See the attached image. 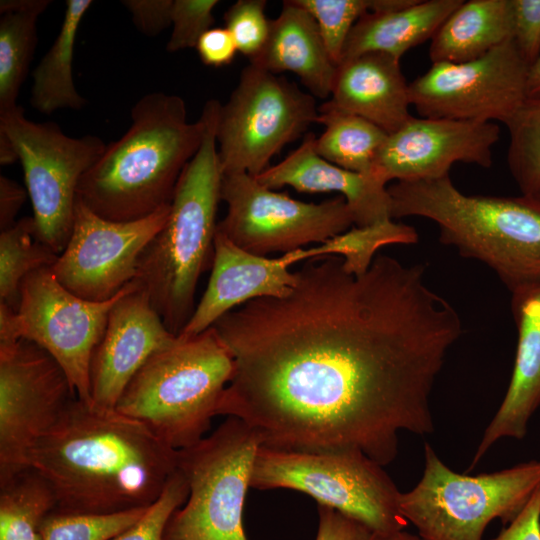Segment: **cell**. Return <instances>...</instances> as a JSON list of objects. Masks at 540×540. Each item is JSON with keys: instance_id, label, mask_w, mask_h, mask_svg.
Masks as SVG:
<instances>
[{"instance_id": "1", "label": "cell", "mask_w": 540, "mask_h": 540, "mask_svg": "<svg viewBox=\"0 0 540 540\" xmlns=\"http://www.w3.org/2000/svg\"><path fill=\"white\" fill-rule=\"evenodd\" d=\"M426 270L377 254L357 275L322 256L295 271L288 295L222 316L213 327L234 369L217 415L243 421L263 446L391 463L399 432L434 431L433 386L462 334Z\"/></svg>"}, {"instance_id": "2", "label": "cell", "mask_w": 540, "mask_h": 540, "mask_svg": "<svg viewBox=\"0 0 540 540\" xmlns=\"http://www.w3.org/2000/svg\"><path fill=\"white\" fill-rule=\"evenodd\" d=\"M178 451L145 424L73 398L30 453L56 510L110 514L147 508L177 469Z\"/></svg>"}, {"instance_id": "3", "label": "cell", "mask_w": 540, "mask_h": 540, "mask_svg": "<svg viewBox=\"0 0 540 540\" xmlns=\"http://www.w3.org/2000/svg\"><path fill=\"white\" fill-rule=\"evenodd\" d=\"M131 120L77 189V198L108 220H138L169 204L203 139L202 118L188 122L185 102L177 95L146 94L131 109Z\"/></svg>"}, {"instance_id": "4", "label": "cell", "mask_w": 540, "mask_h": 540, "mask_svg": "<svg viewBox=\"0 0 540 540\" xmlns=\"http://www.w3.org/2000/svg\"><path fill=\"white\" fill-rule=\"evenodd\" d=\"M220 106L216 99L205 103L201 145L184 167L167 221L142 253L133 280L174 335L190 320L199 278L212 266L223 178L216 138Z\"/></svg>"}, {"instance_id": "5", "label": "cell", "mask_w": 540, "mask_h": 540, "mask_svg": "<svg viewBox=\"0 0 540 540\" xmlns=\"http://www.w3.org/2000/svg\"><path fill=\"white\" fill-rule=\"evenodd\" d=\"M392 219L422 217L439 241L491 268L512 291L540 280V199L468 195L449 175L388 186Z\"/></svg>"}, {"instance_id": "6", "label": "cell", "mask_w": 540, "mask_h": 540, "mask_svg": "<svg viewBox=\"0 0 540 540\" xmlns=\"http://www.w3.org/2000/svg\"><path fill=\"white\" fill-rule=\"evenodd\" d=\"M234 369L212 326L154 353L132 378L115 409L145 424L179 451L205 437Z\"/></svg>"}, {"instance_id": "7", "label": "cell", "mask_w": 540, "mask_h": 540, "mask_svg": "<svg viewBox=\"0 0 540 540\" xmlns=\"http://www.w3.org/2000/svg\"><path fill=\"white\" fill-rule=\"evenodd\" d=\"M540 486V461L466 475L450 469L426 443L420 481L401 492L402 515L424 540H482L495 519L510 523Z\"/></svg>"}, {"instance_id": "8", "label": "cell", "mask_w": 540, "mask_h": 540, "mask_svg": "<svg viewBox=\"0 0 540 540\" xmlns=\"http://www.w3.org/2000/svg\"><path fill=\"white\" fill-rule=\"evenodd\" d=\"M250 488L291 489L314 498L370 528L379 537L409 524L399 507L401 492L383 466L354 449L308 452L261 445Z\"/></svg>"}, {"instance_id": "9", "label": "cell", "mask_w": 540, "mask_h": 540, "mask_svg": "<svg viewBox=\"0 0 540 540\" xmlns=\"http://www.w3.org/2000/svg\"><path fill=\"white\" fill-rule=\"evenodd\" d=\"M261 444L247 424L227 417L210 435L179 450L177 468L189 494L171 515L163 540H248L243 510Z\"/></svg>"}, {"instance_id": "10", "label": "cell", "mask_w": 540, "mask_h": 540, "mask_svg": "<svg viewBox=\"0 0 540 540\" xmlns=\"http://www.w3.org/2000/svg\"><path fill=\"white\" fill-rule=\"evenodd\" d=\"M317 117L313 95L249 63L219 109L216 138L223 174L258 176L286 144L316 123Z\"/></svg>"}, {"instance_id": "11", "label": "cell", "mask_w": 540, "mask_h": 540, "mask_svg": "<svg viewBox=\"0 0 540 540\" xmlns=\"http://www.w3.org/2000/svg\"><path fill=\"white\" fill-rule=\"evenodd\" d=\"M24 171L37 238L60 255L70 239L82 176L105 151L101 138L67 136L54 122L27 119L17 105L0 114Z\"/></svg>"}, {"instance_id": "12", "label": "cell", "mask_w": 540, "mask_h": 540, "mask_svg": "<svg viewBox=\"0 0 540 540\" xmlns=\"http://www.w3.org/2000/svg\"><path fill=\"white\" fill-rule=\"evenodd\" d=\"M225 217L217 230L253 254H286L346 232L354 219L345 199L304 202L260 184L247 173L223 174Z\"/></svg>"}, {"instance_id": "13", "label": "cell", "mask_w": 540, "mask_h": 540, "mask_svg": "<svg viewBox=\"0 0 540 540\" xmlns=\"http://www.w3.org/2000/svg\"><path fill=\"white\" fill-rule=\"evenodd\" d=\"M76 397L55 359L36 343L0 344V486L29 468L30 453Z\"/></svg>"}, {"instance_id": "14", "label": "cell", "mask_w": 540, "mask_h": 540, "mask_svg": "<svg viewBox=\"0 0 540 540\" xmlns=\"http://www.w3.org/2000/svg\"><path fill=\"white\" fill-rule=\"evenodd\" d=\"M529 65L513 40L463 63H432L409 84V100L425 118L505 125L526 101Z\"/></svg>"}, {"instance_id": "15", "label": "cell", "mask_w": 540, "mask_h": 540, "mask_svg": "<svg viewBox=\"0 0 540 540\" xmlns=\"http://www.w3.org/2000/svg\"><path fill=\"white\" fill-rule=\"evenodd\" d=\"M133 281L116 296L94 302L70 292L51 268L29 274L21 285L17 316L21 339L47 351L65 372L76 397L91 403L90 364L105 332L113 305Z\"/></svg>"}, {"instance_id": "16", "label": "cell", "mask_w": 540, "mask_h": 540, "mask_svg": "<svg viewBox=\"0 0 540 540\" xmlns=\"http://www.w3.org/2000/svg\"><path fill=\"white\" fill-rule=\"evenodd\" d=\"M170 203L134 221L105 219L78 198L70 239L51 267L70 292L94 302L116 296L136 275L140 257L162 229Z\"/></svg>"}, {"instance_id": "17", "label": "cell", "mask_w": 540, "mask_h": 540, "mask_svg": "<svg viewBox=\"0 0 540 540\" xmlns=\"http://www.w3.org/2000/svg\"><path fill=\"white\" fill-rule=\"evenodd\" d=\"M499 136L494 122L412 116L388 135L374 171L398 182L447 176L456 162L488 168Z\"/></svg>"}, {"instance_id": "18", "label": "cell", "mask_w": 540, "mask_h": 540, "mask_svg": "<svg viewBox=\"0 0 540 540\" xmlns=\"http://www.w3.org/2000/svg\"><path fill=\"white\" fill-rule=\"evenodd\" d=\"M327 254L326 245L321 243L269 258L242 249L217 230L207 287L178 336L194 337L251 300L288 295L297 282L291 267Z\"/></svg>"}, {"instance_id": "19", "label": "cell", "mask_w": 540, "mask_h": 540, "mask_svg": "<svg viewBox=\"0 0 540 540\" xmlns=\"http://www.w3.org/2000/svg\"><path fill=\"white\" fill-rule=\"evenodd\" d=\"M171 333L133 281L112 307L90 364L91 403L115 409L124 390L157 351L173 344Z\"/></svg>"}, {"instance_id": "20", "label": "cell", "mask_w": 540, "mask_h": 540, "mask_svg": "<svg viewBox=\"0 0 540 540\" xmlns=\"http://www.w3.org/2000/svg\"><path fill=\"white\" fill-rule=\"evenodd\" d=\"M315 139L307 133L297 149L256 176L257 181L272 190L290 186L305 193H339L358 227L392 219L386 179L376 171L358 173L334 165L317 153Z\"/></svg>"}, {"instance_id": "21", "label": "cell", "mask_w": 540, "mask_h": 540, "mask_svg": "<svg viewBox=\"0 0 540 540\" xmlns=\"http://www.w3.org/2000/svg\"><path fill=\"white\" fill-rule=\"evenodd\" d=\"M510 292L517 328L514 367L506 394L485 429L471 468L498 440L523 439L530 418L540 406V280Z\"/></svg>"}, {"instance_id": "22", "label": "cell", "mask_w": 540, "mask_h": 540, "mask_svg": "<svg viewBox=\"0 0 540 540\" xmlns=\"http://www.w3.org/2000/svg\"><path fill=\"white\" fill-rule=\"evenodd\" d=\"M328 102L367 119L387 134L412 117L409 84L400 60L384 53L369 52L343 60L337 66Z\"/></svg>"}, {"instance_id": "23", "label": "cell", "mask_w": 540, "mask_h": 540, "mask_svg": "<svg viewBox=\"0 0 540 540\" xmlns=\"http://www.w3.org/2000/svg\"><path fill=\"white\" fill-rule=\"evenodd\" d=\"M250 64L274 74L292 72L321 99L331 95L337 70L316 21L295 0L284 1L278 17L270 20L267 42Z\"/></svg>"}, {"instance_id": "24", "label": "cell", "mask_w": 540, "mask_h": 540, "mask_svg": "<svg viewBox=\"0 0 540 540\" xmlns=\"http://www.w3.org/2000/svg\"><path fill=\"white\" fill-rule=\"evenodd\" d=\"M461 3L462 0H412L402 8L368 12L352 28L341 62L369 52L400 60L411 48L433 38Z\"/></svg>"}, {"instance_id": "25", "label": "cell", "mask_w": 540, "mask_h": 540, "mask_svg": "<svg viewBox=\"0 0 540 540\" xmlns=\"http://www.w3.org/2000/svg\"><path fill=\"white\" fill-rule=\"evenodd\" d=\"M511 0H469L448 16L432 38V63H463L512 40Z\"/></svg>"}, {"instance_id": "26", "label": "cell", "mask_w": 540, "mask_h": 540, "mask_svg": "<svg viewBox=\"0 0 540 540\" xmlns=\"http://www.w3.org/2000/svg\"><path fill=\"white\" fill-rule=\"evenodd\" d=\"M91 0H68L60 30L53 44L33 71L30 102L41 113L59 109L78 110L86 100L77 91L72 73L79 26Z\"/></svg>"}, {"instance_id": "27", "label": "cell", "mask_w": 540, "mask_h": 540, "mask_svg": "<svg viewBox=\"0 0 540 540\" xmlns=\"http://www.w3.org/2000/svg\"><path fill=\"white\" fill-rule=\"evenodd\" d=\"M49 0L0 2V114L17 106L37 45V21Z\"/></svg>"}, {"instance_id": "28", "label": "cell", "mask_w": 540, "mask_h": 540, "mask_svg": "<svg viewBox=\"0 0 540 540\" xmlns=\"http://www.w3.org/2000/svg\"><path fill=\"white\" fill-rule=\"evenodd\" d=\"M316 123L324 126L323 133L315 139V149L321 157L353 172H374L389 134L367 119L338 109L328 101L318 107Z\"/></svg>"}, {"instance_id": "29", "label": "cell", "mask_w": 540, "mask_h": 540, "mask_svg": "<svg viewBox=\"0 0 540 540\" xmlns=\"http://www.w3.org/2000/svg\"><path fill=\"white\" fill-rule=\"evenodd\" d=\"M49 483L28 468L0 486V540H41L40 527L56 509Z\"/></svg>"}, {"instance_id": "30", "label": "cell", "mask_w": 540, "mask_h": 540, "mask_svg": "<svg viewBox=\"0 0 540 540\" xmlns=\"http://www.w3.org/2000/svg\"><path fill=\"white\" fill-rule=\"evenodd\" d=\"M59 255L37 238L33 217H23L0 234V303L17 311L21 285L34 271L51 268Z\"/></svg>"}, {"instance_id": "31", "label": "cell", "mask_w": 540, "mask_h": 540, "mask_svg": "<svg viewBox=\"0 0 540 540\" xmlns=\"http://www.w3.org/2000/svg\"><path fill=\"white\" fill-rule=\"evenodd\" d=\"M506 127L510 173L523 195L540 198V97L527 98Z\"/></svg>"}, {"instance_id": "32", "label": "cell", "mask_w": 540, "mask_h": 540, "mask_svg": "<svg viewBox=\"0 0 540 540\" xmlns=\"http://www.w3.org/2000/svg\"><path fill=\"white\" fill-rule=\"evenodd\" d=\"M295 2L312 15L332 61L338 66L347 38L364 14L402 8L412 0H295Z\"/></svg>"}, {"instance_id": "33", "label": "cell", "mask_w": 540, "mask_h": 540, "mask_svg": "<svg viewBox=\"0 0 540 540\" xmlns=\"http://www.w3.org/2000/svg\"><path fill=\"white\" fill-rule=\"evenodd\" d=\"M147 508L110 514L55 509L41 524V540H109L136 523Z\"/></svg>"}, {"instance_id": "34", "label": "cell", "mask_w": 540, "mask_h": 540, "mask_svg": "<svg viewBox=\"0 0 540 540\" xmlns=\"http://www.w3.org/2000/svg\"><path fill=\"white\" fill-rule=\"evenodd\" d=\"M337 238L344 267L358 275L368 270L380 248L415 244L419 236L414 227L390 219L365 227H351Z\"/></svg>"}, {"instance_id": "35", "label": "cell", "mask_w": 540, "mask_h": 540, "mask_svg": "<svg viewBox=\"0 0 540 540\" xmlns=\"http://www.w3.org/2000/svg\"><path fill=\"white\" fill-rule=\"evenodd\" d=\"M189 488L184 475L176 469L158 499L141 518L109 540H163L171 515L187 500Z\"/></svg>"}, {"instance_id": "36", "label": "cell", "mask_w": 540, "mask_h": 540, "mask_svg": "<svg viewBox=\"0 0 540 540\" xmlns=\"http://www.w3.org/2000/svg\"><path fill=\"white\" fill-rule=\"evenodd\" d=\"M265 0H238L224 15L225 28L231 33L237 50L249 61L263 50L270 31L265 15Z\"/></svg>"}, {"instance_id": "37", "label": "cell", "mask_w": 540, "mask_h": 540, "mask_svg": "<svg viewBox=\"0 0 540 540\" xmlns=\"http://www.w3.org/2000/svg\"><path fill=\"white\" fill-rule=\"evenodd\" d=\"M217 0H174L171 15L172 32L166 45L168 52L195 48L199 38L215 22L213 11Z\"/></svg>"}, {"instance_id": "38", "label": "cell", "mask_w": 540, "mask_h": 540, "mask_svg": "<svg viewBox=\"0 0 540 540\" xmlns=\"http://www.w3.org/2000/svg\"><path fill=\"white\" fill-rule=\"evenodd\" d=\"M512 40L529 65L540 53V0H511Z\"/></svg>"}, {"instance_id": "39", "label": "cell", "mask_w": 540, "mask_h": 540, "mask_svg": "<svg viewBox=\"0 0 540 540\" xmlns=\"http://www.w3.org/2000/svg\"><path fill=\"white\" fill-rule=\"evenodd\" d=\"M318 529L315 540H379L380 537L361 522L327 506L318 505Z\"/></svg>"}, {"instance_id": "40", "label": "cell", "mask_w": 540, "mask_h": 540, "mask_svg": "<svg viewBox=\"0 0 540 540\" xmlns=\"http://www.w3.org/2000/svg\"><path fill=\"white\" fill-rule=\"evenodd\" d=\"M174 0H124L132 21L144 35L157 36L171 25Z\"/></svg>"}, {"instance_id": "41", "label": "cell", "mask_w": 540, "mask_h": 540, "mask_svg": "<svg viewBox=\"0 0 540 540\" xmlns=\"http://www.w3.org/2000/svg\"><path fill=\"white\" fill-rule=\"evenodd\" d=\"M195 48L202 63L215 68L229 65L238 52L231 33L225 27L207 30Z\"/></svg>"}, {"instance_id": "42", "label": "cell", "mask_w": 540, "mask_h": 540, "mask_svg": "<svg viewBox=\"0 0 540 540\" xmlns=\"http://www.w3.org/2000/svg\"><path fill=\"white\" fill-rule=\"evenodd\" d=\"M508 524L491 540H540V486Z\"/></svg>"}, {"instance_id": "43", "label": "cell", "mask_w": 540, "mask_h": 540, "mask_svg": "<svg viewBox=\"0 0 540 540\" xmlns=\"http://www.w3.org/2000/svg\"><path fill=\"white\" fill-rule=\"evenodd\" d=\"M27 190L16 181L0 176V229L4 231L13 226L15 218L27 198Z\"/></svg>"}, {"instance_id": "44", "label": "cell", "mask_w": 540, "mask_h": 540, "mask_svg": "<svg viewBox=\"0 0 540 540\" xmlns=\"http://www.w3.org/2000/svg\"><path fill=\"white\" fill-rule=\"evenodd\" d=\"M527 97H540V53L534 63L529 67Z\"/></svg>"}, {"instance_id": "45", "label": "cell", "mask_w": 540, "mask_h": 540, "mask_svg": "<svg viewBox=\"0 0 540 540\" xmlns=\"http://www.w3.org/2000/svg\"><path fill=\"white\" fill-rule=\"evenodd\" d=\"M18 154L9 137L0 132V163L10 165L18 160Z\"/></svg>"}, {"instance_id": "46", "label": "cell", "mask_w": 540, "mask_h": 540, "mask_svg": "<svg viewBox=\"0 0 540 540\" xmlns=\"http://www.w3.org/2000/svg\"><path fill=\"white\" fill-rule=\"evenodd\" d=\"M379 540H424L418 534H412L402 530L386 537H380Z\"/></svg>"}, {"instance_id": "47", "label": "cell", "mask_w": 540, "mask_h": 540, "mask_svg": "<svg viewBox=\"0 0 540 540\" xmlns=\"http://www.w3.org/2000/svg\"><path fill=\"white\" fill-rule=\"evenodd\" d=\"M538 199H540V198H538Z\"/></svg>"}]
</instances>
